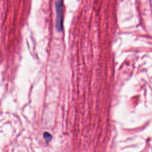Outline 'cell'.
<instances>
[{"mask_svg": "<svg viewBox=\"0 0 152 152\" xmlns=\"http://www.w3.org/2000/svg\"><path fill=\"white\" fill-rule=\"evenodd\" d=\"M56 9V28L59 32L61 31L63 28V16H64V5L62 0H58L55 2Z\"/></svg>", "mask_w": 152, "mask_h": 152, "instance_id": "6da1fadb", "label": "cell"}, {"mask_svg": "<svg viewBox=\"0 0 152 152\" xmlns=\"http://www.w3.org/2000/svg\"><path fill=\"white\" fill-rule=\"evenodd\" d=\"M43 137H44V138H45V140L46 142H48L52 139V135L50 134H49L48 132H44Z\"/></svg>", "mask_w": 152, "mask_h": 152, "instance_id": "7a4b0ae2", "label": "cell"}]
</instances>
